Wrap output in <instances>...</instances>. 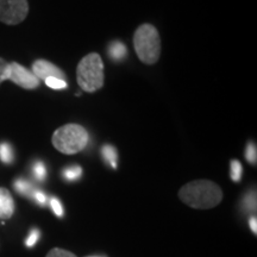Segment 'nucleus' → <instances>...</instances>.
<instances>
[{
  "label": "nucleus",
  "mask_w": 257,
  "mask_h": 257,
  "mask_svg": "<svg viewBox=\"0 0 257 257\" xmlns=\"http://www.w3.org/2000/svg\"><path fill=\"white\" fill-rule=\"evenodd\" d=\"M179 198L189 207L208 210L220 204L223 200V191L210 180H195L181 187Z\"/></svg>",
  "instance_id": "1"
},
{
  "label": "nucleus",
  "mask_w": 257,
  "mask_h": 257,
  "mask_svg": "<svg viewBox=\"0 0 257 257\" xmlns=\"http://www.w3.org/2000/svg\"><path fill=\"white\" fill-rule=\"evenodd\" d=\"M89 141L88 131L79 124H66L56 128L51 143L57 152L64 155H74L82 152Z\"/></svg>",
  "instance_id": "2"
},
{
  "label": "nucleus",
  "mask_w": 257,
  "mask_h": 257,
  "mask_svg": "<svg viewBox=\"0 0 257 257\" xmlns=\"http://www.w3.org/2000/svg\"><path fill=\"white\" fill-rule=\"evenodd\" d=\"M104 62L98 53L82 57L76 68V80L82 91L94 93L104 86Z\"/></svg>",
  "instance_id": "3"
},
{
  "label": "nucleus",
  "mask_w": 257,
  "mask_h": 257,
  "mask_svg": "<svg viewBox=\"0 0 257 257\" xmlns=\"http://www.w3.org/2000/svg\"><path fill=\"white\" fill-rule=\"evenodd\" d=\"M134 48L138 59L146 64H155L161 56V38L153 24L144 23L136 29Z\"/></svg>",
  "instance_id": "4"
},
{
  "label": "nucleus",
  "mask_w": 257,
  "mask_h": 257,
  "mask_svg": "<svg viewBox=\"0 0 257 257\" xmlns=\"http://www.w3.org/2000/svg\"><path fill=\"white\" fill-rule=\"evenodd\" d=\"M29 14L28 0H0V22L6 25H18Z\"/></svg>",
  "instance_id": "5"
},
{
  "label": "nucleus",
  "mask_w": 257,
  "mask_h": 257,
  "mask_svg": "<svg viewBox=\"0 0 257 257\" xmlns=\"http://www.w3.org/2000/svg\"><path fill=\"white\" fill-rule=\"evenodd\" d=\"M8 80L24 89H36L41 85L35 74L18 62H9Z\"/></svg>",
  "instance_id": "6"
},
{
  "label": "nucleus",
  "mask_w": 257,
  "mask_h": 257,
  "mask_svg": "<svg viewBox=\"0 0 257 257\" xmlns=\"http://www.w3.org/2000/svg\"><path fill=\"white\" fill-rule=\"evenodd\" d=\"M31 72L40 81H46L48 78H57L66 80V74L62 69L47 60H36L31 66Z\"/></svg>",
  "instance_id": "7"
},
{
  "label": "nucleus",
  "mask_w": 257,
  "mask_h": 257,
  "mask_svg": "<svg viewBox=\"0 0 257 257\" xmlns=\"http://www.w3.org/2000/svg\"><path fill=\"white\" fill-rule=\"evenodd\" d=\"M15 212V201L9 189L0 187V219H9Z\"/></svg>",
  "instance_id": "8"
},
{
  "label": "nucleus",
  "mask_w": 257,
  "mask_h": 257,
  "mask_svg": "<svg viewBox=\"0 0 257 257\" xmlns=\"http://www.w3.org/2000/svg\"><path fill=\"white\" fill-rule=\"evenodd\" d=\"M126 55L127 49L126 47H125V44L121 43V42H112L110 46H108V56H110L113 61H115V62L125 59Z\"/></svg>",
  "instance_id": "9"
},
{
  "label": "nucleus",
  "mask_w": 257,
  "mask_h": 257,
  "mask_svg": "<svg viewBox=\"0 0 257 257\" xmlns=\"http://www.w3.org/2000/svg\"><path fill=\"white\" fill-rule=\"evenodd\" d=\"M101 155L104 157V160L106 162L110 165L112 168H117V161H118V153L117 149L114 147L108 146L106 144L101 148Z\"/></svg>",
  "instance_id": "10"
},
{
  "label": "nucleus",
  "mask_w": 257,
  "mask_h": 257,
  "mask_svg": "<svg viewBox=\"0 0 257 257\" xmlns=\"http://www.w3.org/2000/svg\"><path fill=\"white\" fill-rule=\"evenodd\" d=\"M15 188L18 193H21V194L23 195H27V197H32L34 192L36 191L30 182L23 179H18L17 181H15Z\"/></svg>",
  "instance_id": "11"
},
{
  "label": "nucleus",
  "mask_w": 257,
  "mask_h": 257,
  "mask_svg": "<svg viewBox=\"0 0 257 257\" xmlns=\"http://www.w3.org/2000/svg\"><path fill=\"white\" fill-rule=\"evenodd\" d=\"M0 160L4 163H12L14 161V149L9 143L0 144Z\"/></svg>",
  "instance_id": "12"
},
{
  "label": "nucleus",
  "mask_w": 257,
  "mask_h": 257,
  "mask_svg": "<svg viewBox=\"0 0 257 257\" xmlns=\"http://www.w3.org/2000/svg\"><path fill=\"white\" fill-rule=\"evenodd\" d=\"M243 208L245 212H256V192H250L243 199Z\"/></svg>",
  "instance_id": "13"
},
{
  "label": "nucleus",
  "mask_w": 257,
  "mask_h": 257,
  "mask_svg": "<svg viewBox=\"0 0 257 257\" xmlns=\"http://www.w3.org/2000/svg\"><path fill=\"white\" fill-rule=\"evenodd\" d=\"M82 175V168L79 166H73L63 170V178L66 180H78Z\"/></svg>",
  "instance_id": "14"
},
{
  "label": "nucleus",
  "mask_w": 257,
  "mask_h": 257,
  "mask_svg": "<svg viewBox=\"0 0 257 257\" xmlns=\"http://www.w3.org/2000/svg\"><path fill=\"white\" fill-rule=\"evenodd\" d=\"M242 173H243V167L240 165L239 161L237 160L231 161V179H232V181L238 182L240 178H242Z\"/></svg>",
  "instance_id": "15"
},
{
  "label": "nucleus",
  "mask_w": 257,
  "mask_h": 257,
  "mask_svg": "<svg viewBox=\"0 0 257 257\" xmlns=\"http://www.w3.org/2000/svg\"><path fill=\"white\" fill-rule=\"evenodd\" d=\"M44 83L48 86V87L53 88V89H64L67 88V81L62 79H57V78H48Z\"/></svg>",
  "instance_id": "16"
},
{
  "label": "nucleus",
  "mask_w": 257,
  "mask_h": 257,
  "mask_svg": "<svg viewBox=\"0 0 257 257\" xmlns=\"http://www.w3.org/2000/svg\"><path fill=\"white\" fill-rule=\"evenodd\" d=\"M32 170H34V175H35V178H36L37 180H40V181H42V180L46 179L47 170H46V166H44L43 162L38 161V162L35 163Z\"/></svg>",
  "instance_id": "17"
},
{
  "label": "nucleus",
  "mask_w": 257,
  "mask_h": 257,
  "mask_svg": "<svg viewBox=\"0 0 257 257\" xmlns=\"http://www.w3.org/2000/svg\"><path fill=\"white\" fill-rule=\"evenodd\" d=\"M245 157L249 163H251V165H256V146L253 143H249L248 147H246Z\"/></svg>",
  "instance_id": "18"
},
{
  "label": "nucleus",
  "mask_w": 257,
  "mask_h": 257,
  "mask_svg": "<svg viewBox=\"0 0 257 257\" xmlns=\"http://www.w3.org/2000/svg\"><path fill=\"white\" fill-rule=\"evenodd\" d=\"M47 257H76V256L74 255L73 252L67 251V250L55 248V249L50 250V251L48 252Z\"/></svg>",
  "instance_id": "19"
},
{
  "label": "nucleus",
  "mask_w": 257,
  "mask_h": 257,
  "mask_svg": "<svg viewBox=\"0 0 257 257\" xmlns=\"http://www.w3.org/2000/svg\"><path fill=\"white\" fill-rule=\"evenodd\" d=\"M50 206H51V208H53L54 213H55L57 217H62L63 216V206H62V204L60 202L59 199L51 198Z\"/></svg>",
  "instance_id": "20"
},
{
  "label": "nucleus",
  "mask_w": 257,
  "mask_h": 257,
  "mask_svg": "<svg viewBox=\"0 0 257 257\" xmlns=\"http://www.w3.org/2000/svg\"><path fill=\"white\" fill-rule=\"evenodd\" d=\"M8 72H9V62L5 61L3 57H0V83L8 80Z\"/></svg>",
  "instance_id": "21"
},
{
  "label": "nucleus",
  "mask_w": 257,
  "mask_h": 257,
  "mask_svg": "<svg viewBox=\"0 0 257 257\" xmlns=\"http://www.w3.org/2000/svg\"><path fill=\"white\" fill-rule=\"evenodd\" d=\"M38 238H40V231H38L37 229L31 230V232H30V234H29L25 244H27V246H29V248H31V246H34L35 244L37 243Z\"/></svg>",
  "instance_id": "22"
},
{
  "label": "nucleus",
  "mask_w": 257,
  "mask_h": 257,
  "mask_svg": "<svg viewBox=\"0 0 257 257\" xmlns=\"http://www.w3.org/2000/svg\"><path fill=\"white\" fill-rule=\"evenodd\" d=\"M32 198H34L35 200H36L38 204H41V205H44L47 202L46 194H44L43 192L38 191V189H36V191L34 192V194H32Z\"/></svg>",
  "instance_id": "23"
},
{
  "label": "nucleus",
  "mask_w": 257,
  "mask_h": 257,
  "mask_svg": "<svg viewBox=\"0 0 257 257\" xmlns=\"http://www.w3.org/2000/svg\"><path fill=\"white\" fill-rule=\"evenodd\" d=\"M249 224H250V229H251L252 232L257 233V219H256V217L250 218Z\"/></svg>",
  "instance_id": "24"
},
{
  "label": "nucleus",
  "mask_w": 257,
  "mask_h": 257,
  "mask_svg": "<svg viewBox=\"0 0 257 257\" xmlns=\"http://www.w3.org/2000/svg\"><path fill=\"white\" fill-rule=\"evenodd\" d=\"M88 257H105V256H88Z\"/></svg>",
  "instance_id": "25"
}]
</instances>
